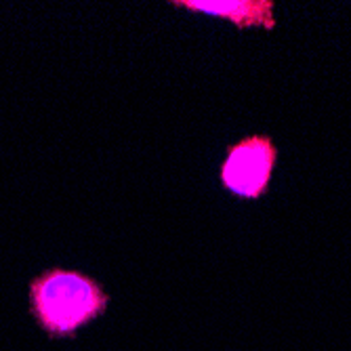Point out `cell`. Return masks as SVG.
Instances as JSON below:
<instances>
[{
  "label": "cell",
  "mask_w": 351,
  "mask_h": 351,
  "mask_svg": "<svg viewBox=\"0 0 351 351\" xmlns=\"http://www.w3.org/2000/svg\"><path fill=\"white\" fill-rule=\"evenodd\" d=\"M29 315L53 341L74 339L106 313L110 295L104 286L76 269L53 267L27 284Z\"/></svg>",
  "instance_id": "cell-1"
},
{
  "label": "cell",
  "mask_w": 351,
  "mask_h": 351,
  "mask_svg": "<svg viewBox=\"0 0 351 351\" xmlns=\"http://www.w3.org/2000/svg\"><path fill=\"white\" fill-rule=\"evenodd\" d=\"M278 162V147L267 135H248L226 152L219 177L230 194L257 200L265 196Z\"/></svg>",
  "instance_id": "cell-2"
},
{
  "label": "cell",
  "mask_w": 351,
  "mask_h": 351,
  "mask_svg": "<svg viewBox=\"0 0 351 351\" xmlns=\"http://www.w3.org/2000/svg\"><path fill=\"white\" fill-rule=\"evenodd\" d=\"M173 7H183L194 13L228 19L236 27H276L271 0H175Z\"/></svg>",
  "instance_id": "cell-3"
}]
</instances>
